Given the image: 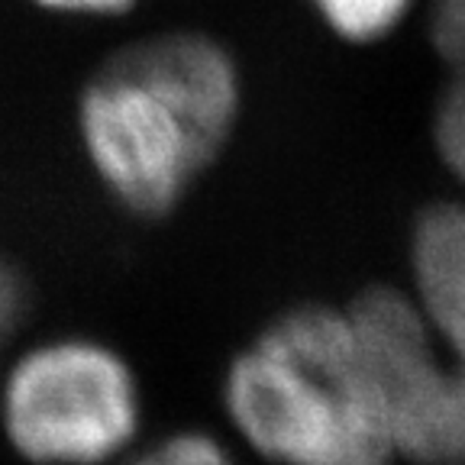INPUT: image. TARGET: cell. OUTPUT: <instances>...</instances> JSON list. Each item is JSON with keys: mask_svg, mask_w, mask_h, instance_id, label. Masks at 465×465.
Here are the masks:
<instances>
[{"mask_svg": "<svg viewBox=\"0 0 465 465\" xmlns=\"http://www.w3.org/2000/svg\"><path fill=\"white\" fill-rule=\"evenodd\" d=\"M220 407L262 465H401L388 407L346 307L282 313L230 359Z\"/></svg>", "mask_w": 465, "mask_h": 465, "instance_id": "1", "label": "cell"}, {"mask_svg": "<svg viewBox=\"0 0 465 465\" xmlns=\"http://www.w3.org/2000/svg\"><path fill=\"white\" fill-rule=\"evenodd\" d=\"M240 110L232 58L172 33L114 58L81 97V143L101 182L136 213H165L226 143Z\"/></svg>", "mask_w": 465, "mask_h": 465, "instance_id": "2", "label": "cell"}, {"mask_svg": "<svg viewBox=\"0 0 465 465\" xmlns=\"http://www.w3.org/2000/svg\"><path fill=\"white\" fill-rule=\"evenodd\" d=\"M143 430L136 369L101 340L36 342L0 371V440L23 465H124Z\"/></svg>", "mask_w": 465, "mask_h": 465, "instance_id": "3", "label": "cell"}, {"mask_svg": "<svg viewBox=\"0 0 465 465\" xmlns=\"http://www.w3.org/2000/svg\"><path fill=\"white\" fill-rule=\"evenodd\" d=\"M411 272L433 342L398 378V456L401 465H465V203H433L417 217Z\"/></svg>", "mask_w": 465, "mask_h": 465, "instance_id": "4", "label": "cell"}, {"mask_svg": "<svg viewBox=\"0 0 465 465\" xmlns=\"http://www.w3.org/2000/svg\"><path fill=\"white\" fill-rule=\"evenodd\" d=\"M249 459L232 446L230 436L203 427H182L149 440L124 465H246Z\"/></svg>", "mask_w": 465, "mask_h": 465, "instance_id": "5", "label": "cell"}, {"mask_svg": "<svg viewBox=\"0 0 465 465\" xmlns=\"http://www.w3.org/2000/svg\"><path fill=\"white\" fill-rule=\"evenodd\" d=\"M336 36L349 43H375L404 23L414 0H307Z\"/></svg>", "mask_w": 465, "mask_h": 465, "instance_id": "6", "label": "cell"}, {"mask_svg": "<svg viewBox=\"0 0 465 465\" xmlns=\"http://www.w3.org/2000/svg\"><path fill=\"white\" fill-rule=\"evenodd\" d=\"M433 143L443 165L465 184V68H452V78L440 94L433 116Z\"/></svg>", "mask_w": 465, "mask_h": 465, "instance_id": "7", "label": "cell"}, {"mask_svg": "<svg viewBox=\"0 0 465 465\" xmlns=\"http://www.w3.org/2000/svg\"><path fill=\"white\" fill-rule=\"evenodd\" d=\"M430 39L450 68H465V0H433Z\"/></svg>", "mask_w": 465, "mask_h": 465, "instance_id": "8", "label": "cell"}, {"mask_svg": "<svg viewBox=\"0 0 465 465\" xmlns=\"http://www.w3.org/2000/svg\"><path fill=\"white\" fill-rule=\"evenodd\" d=\"M20 317H23V288L14 272L0 262V356H4L10 336L16 333Z\"/></svg>", "mask_w": 465, "mask_h": 465, "instance_id": "9", "label": "cell"}, {"mask_svg": "<svg viewBox=\"0 0 465 465\" xmlns=\"http://www.w3.org/2000/svg\"><path fill=\"white\" fill-rule=\"evenodd\" d=\"M36 4L62 14H116L130 7L133 0H36Z\"/></svg>", "mask_w": 465, "mask_h": 465, "instance_id": "10", "label": "cell"}]
</instances>
